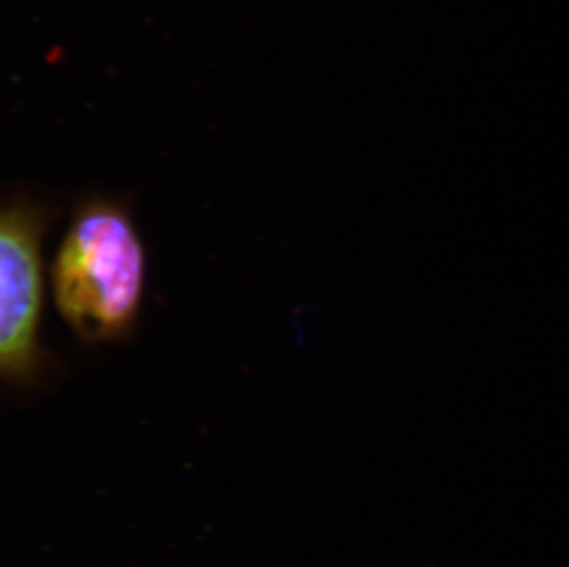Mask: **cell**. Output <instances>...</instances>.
I'll return each mask as SVG.
<instances>
[{
	"mask_svg": "<svg viewBox=\"0 0 569 567\" xmlns=\"http://www.w3.org/2000/svg\"><path fill=\"white\" fill-rule=\"evenodd\" d=\"M146 288V251L120 205H83L64 232L52 266V294L70 330L87 342L128 336Z\"/></svg>",
	"mask_w": 569,
	"mask_h": 567,
	"instance_id": "cell-1",
	"label": "cell"
},
{
	"mask_svg": "<svg viewBox=\"0 0 569 567\" xmlns=\"http://www.w3.org/2000/svg\"><path fill=\"white\" fill-rule=\"evenodd\" d=\"M41 310V220L0 209V378L27 380L38 369Z\"/></svg>",
	"mask_w": 569,
	"mask_h": 567,
	"instance_id": "cell-2",
	"label": "cell"
}]
</instances>
